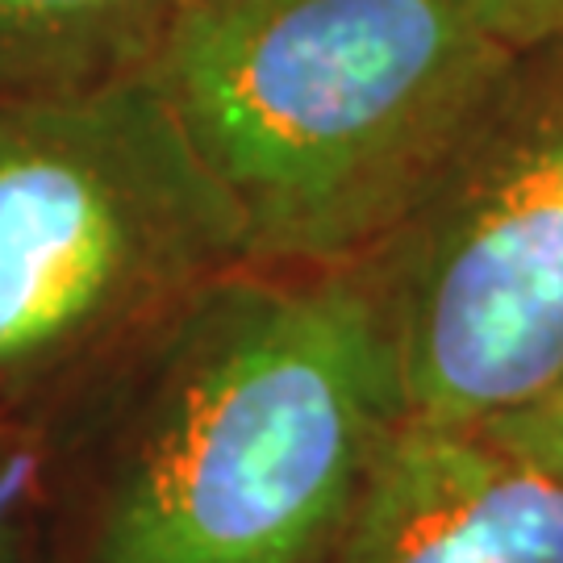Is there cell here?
Returning a JSON list of instances; mask_svg holds the SVG:
<instances>
[{
	"label": "cell",
	"instance_id": "6",
	"mask_svg": "<svg viewBox=\"0 0 563 563\" xmlns=\"http://www.w3.org/2000/svg\"><path fill=\"white\" fill-rule=\"evenodd\" d=\"M192 0H0V97L151 76Z\"/></svg>",
	"mask_w": 563,
	"mask_h": 563
},
{
	"label": "cell",
	"instance_id": "5",
	"mask_svg": "<svg viewBox=\"0 0 563 563\" xmlns=\"http://www.w3.org/2000/svg\"><path fill=\"white\" fill-rule=\"evenodd\" d=\"M334 563H563V476L481 426L405 418Z\"/></svg>",
	"mask_w": 563,
	"mask_h": 563
},
{
	"label": "cell",
	"instance_id": "7",
	"mask_svg": "<svg viewBox=\"0 0 563 563\" xmlns=\"http://www.w3.org/2000/svg\"><path fill=\"white\" fill-rule=\"evenodd\" d=\"M481 430H488L497 443L522 451L526 460L543 463V467L563 476V376L547 388L543 397H534L530 405L481 426Z\"/></svg>",
	"mask_w": 563,
	"mask_h": 563
},
{
	"label": "cell",
	"instance_id": "3",
	"mask_svg": "<svg viewBox=\"0 0 563 563\" xmlns=\"http://www.w3.org/2000/svg\"><path fill=\"white\" fill-rule=\"evenodd\" d=\"M242 263L239 209L151 76L0 97V430L55 434Z\"/></svg>",
	"mask_w": 563,
	"mask_h": 563
},
{
	"label": "cell",
	"instance_id": "4",
	"mask_svg": "<svg viewBox=\"0 0 563 563\" xmlns=\"http://www.w3.org/2000/svg\"><path fill=\"white\" fill-rule=\"evenodd\" d=\"M405 418L488 426L563 376V38L514 51L422 201L351 267Z\"/></svg>",
	"mask_w": 563,
	"mask_h": 563
},
{
	"label": "cell",
	"instance_id": "9",
	"mask_svg": "<svg viewBox=\"0 0 563 563\" xmlns=\"http://www.w3.org/2000/svg\"><path fill=\"white\" fill-rule=\"evenodd\" d=\"M21 526L13 514V488H0V563H21Z\"/></svg>",
	"mask_w": 563,
	"mask_h": 563
},
{
	"label": "cell",
	"instance_id": "1",
	"mask_svg": "<svg viewBox=\"0 0 563 563\" xmlns=\"http://www.w3.org/2000/svg\"><path fill=\"white\" fill-rule=\"evenodd\" d=\"M401 380L351 267L242 263L51 434L59 563H334Z\"/></svg>",
	"mask_w": 563,
	"mask_h": 563
},
{
	"label": "cell",
	"instance_id": "2",
	"mask_svg": "<svg viewBox=\"0 0 563 563\" xmlns=\"http://www.w3.org/2000/svg\"><path fill=\"white\" fill-rule=\"evenodd\" d=\"M509 59L472 0H192L151 80L251 263L342 272L422 201Z\"/></svg>",
	"mask_w": 563,
	"mask_h": 563
},
{
	"label": "cell",
	"instance_id": "8",
	"mask_svg": "<svg viewBox=\"0 0 563 563\" xmlns=\"http://www.w3.org/2000/svg\"><path fill=\"white\" fill-rule=\"evenodd\" d=\"M472 9L514 51L563 38V0H472Z\"/></svg>",
	"mask_w": 563,
	"mask_h": 563
}]
</instances>
